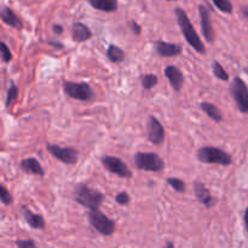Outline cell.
Segmentation results:
<instances>
[{
    "mask_svg": "<svg viewBox=\"0 0 248 248\" xmlns=\"http://www.w3.org/2000/svg\"><path fill=\"white\" fill-rule=\"evenodd\" d=\"M174 14H176L177 22H178V26L179 28H181L182 33H183L184 38H186V43H188L196 52L206 53L205 45H203V43L201 41L199 34L196 33L195 28H194V26L191 24L186 12L184 11L183 9H181V7H177V9L174 10Z\"/></svg>",
    "mask_w": 248,
    "mask_h": 248,
    "instance_id": "cell-1",
    "label": "cell"
},
{
    "mask_svg": "<svg viewBox=\"0 0 248 248\" xmlns=\"http://www.w3.org/2000/svg\"><path fill=\"white\" fill-rule=\"evenodd\" d=\"M74 200L79 205L89 208L90 211L99 210L104 200V195L99 190L92 189L86 184H78L74 189Z\"/></svg>",
    "mask_w": 248,
    "mask_h": 248,
    "instance_id": "cell-2",
    "label": "cell"
},
{
    "mask_svg": "<svg viewBox=\"0 0 248 248\" xmlns=\"http://www.w3.org/2000/svg\"><path fill=\"white\" fill-rule=\"evenodd\" d=\"M198 159L205 164H218L222 166L232 164V157L227 152L216 147H202L199 149Z\"/></svg>",
    "mask_w": 248,
    "mask_h": 248,
    "instance_id": "cell-3",
    "label": "cell"
},
{
    "mask_svg": "<svg viewBox=\"0 0 248 248\" xmlns=\"http://www.w3.org/2000/svg\"><path fill=\"white\" fill-rule=\"evenodd\" d=\"M135 166L142 171L162 172L165 170V162L155 153H137L133 157Z\"/></svg>",
    "mask_w": 248,
    "mask_h": 248,
    "instance_id": "cell-4",
    "label": "cell"
},
{
    "mask_svg": "<svg viewBox=\"0 0 248 248\" xmlns=\"http://www.w3.org/2000/svg\"><path fill=\"white\" fill-rule=\"evenodd\" d=\"M63 90L68 97L78 99V101H90L94 96L93 90L87 82L64 81L63 82Z\"/></svg>",
    "mask_w": 248,
    "mask_h": 248,
    "instance_id": "cell-5",
    "label": "cell"
},
{
    "mask_svg": "<svg viewBox=\"0 0 248 248\" xmlns=\"http://www.w3.org/2000/svg\"><path fill=\"white\" fill-rule=\"evenodd\" d=\"M230 94L235 99L241 113L248 114V86L241 78H235L229 87Z\"/></svg>",
    "mask_w": 248,
    "mask_h": 248,
    "instance_id": "cell-6",
    "label": "cell"
},
{
    "mask_svg": "<svg viewBox=\"0 0 248 248\" xmlns=\"http://www.w3.org/2000/svg\"><path fill=\"white\" fill-rule=\"evenodd\" d=\"M89 220L90 224L102 235H113L115 232V222L113 219H110L109 217H107L106 215L101 212L99 210L90 211L89 212Z\"/></svg>",
    "mask_w": 248,
    "mask_h": 248,
    "instance_id": "cell-7",
    "label": "cell"
},
{
    "mask_svg": "<svg viewBox=\"0 0 248 248\" xmlns=\"http://www.w3.org/2000/svg\"><path fill=\"white\" fill-rule=\"evenodd\" d=\"M102 164L103 166L108 170L110 173L116 174V176L121 177V178H131L132 177V172L128 169L127 165L121 159L115 156H110V155H106L102 159Z\"/></svg>",
    "mask_w": 248,
    "mask_h": 248,
    "instance_id": "cell-8",
    "label": "cell"
},
{
    "mask_svg": "<svg viewBox=\"0 0 248 248\" xmlns=\"http://www.w3.org/2000/svg\"><path fill=\"white\" fill-rule=\"evenodd\" d=\"M48 152L52 154L53 157L62 161L65 165H74L77 164L78 159H79V154L74 148L69 147H60L56 144H47L46 145Z\"/></svg>",
    "mask_w": 248,
    "mask_h": 248,
    "instance_id": "cell-9",
    "label": "cell"
},
{
    "mask_svg": "<svg viewBox=\"0 0 248 248\" xmlns=\"http://www.w3.org/2000/svg\"><path fill=\"white\" fill-rule=\"evenodd\" d=\"M148 140L155 145H160L165 140V128L155 116H150L147 125Z\"/></svg>",
    "mask_w": 248,
    "mask_h": 248,
    "instance_id": "cell-10",
    "label": "cell"
},
{
    "mask_svg": "<svg viewBox=\"0 0 248 248\" xmlns=\"http://www.w3.org/2000/svg\"><path fill=\"white\" fill-rule=\"evenodd\" d=\"M199 15H200V24L201 31L203 33V38L208 43H213V40H215V31H213L212 23H211L210 10L205 5H199Z\"/></svg>",
    "mask_w": 248,
    "mask_h": 248,
    "instance_id": "cell-11",
    "label": "cell"
},
{
    "mask_svg": "<svg viewBox=\"0 0 248 248\" xmlns=\"http://www.w3.org/2000/svg\"><path fill=\"white\" fill-rule=\"evenodd\" d=\"M155 51L161 57H174L182 53V46L178 44L166 43L162 40H156L154 43Z\"/></svg>",
    "mask_w": 248,
    "mask_h": 248,
    "instance_id": "cell-12",
    "label": "cell"
},
{
    "mask_svg": "<svg viewBox=\"0 0 248 248\" xmlns=\"http://www.w3.org/2000/svg\"><path fill=\"white\" fill-rule=\"evenodd\" d=\"M164 74L165 77L167 78V80L170 81V84H171L172 89L176 92L181 91L184 84L183 73H182L178 68L174 67V65H167L164 70Z\"/></svg>",
    "mask_w": 248,
    "mask_h": 248,
    "instance_id": "cell-13",
    "label": "cell"
},
{
    "mask_svg": "<svg viewBox=\"0 0 248 248\" xmlns=\"http://www.w3.org/2000/svg\"><path fill=\"white\" fill-rule=\"evenodd\" d=\"M194 191H195V195L198 198V200L202 203L205 207L211 208L215 206L216 200L212 195L210 194L208 189L206 188L205 184L200 183V182H196L194 183Z\"/></svg>",
    "mask_w": 248,
    "mask_h": 248,
    "instance_id": "cell-14",
    "label": "cell"
},
{
    "mask_svg": "<svg viewBox=\"0 0 248 248\" xmlns=\"http://www.w3.org/2000/svg\"><path fill=\"white\" fill-rule=\"evenodd\" d=\"M0 17H1L2 22L6 23L7 26L12 27L15 29H22L23 28V23H22V19L19 18L16 15V12L9 6H4L0 11Z\"/></svg>",
    "mask_w": 248,
    "mask_h": 248,
    "instance_id": "cell-15",
    "label": "cell"
},
{
    "mask_svg": "<svg viewBox=\"0 0 248 248\" xmlns=\"http://www.w3.org/2000/svg\"><path fill=\"white\" fill-rule=\"evenodd\" d=\"M72 38L77 43H84L92 38L91 29L81 22H77L72 27Z\"/></svg>",
    "mask_w": 248,
    "mask_h": 248,
    "instance_id": "cell-16",
    "label": "cell"
},
{
    "mask_svg": "<svg viewBox=\"0 0 248 248\" xmlns=\"http://www.w3.org/2000/svg\"><path fill=\"white\" fill-rule=\"evenodd\" d=\"M19 167H21L24 172H27V173H31L40 177H43L44 174H45V171H44L41 164L38 160L34 159V157H28V159L22 160L21 164H19Z\"/></svg>",
    "mask_w": 248,
    "mask_h": 248,
    "instance_id": "cell-17",
    "label": "cell"
},
{
    "mask_svg": "<svg viewBox=\"0 0 248 248\" xmlns=\"http://www.w3.org/2000/svg\"><path fill=\"white\" fill-rule=\"evenodd\" d=\"M22 211H23L24 219L28 223L29 227H31L33 229H44L45 228V219H44L43 216L31 212L27 207H22Z\"/></svg>",
    "mask_w": 248,
    "mask_h": 248,
    "instance_id": "cell-18",
    "label": "cell"
},
{
    "mask_svg": "<svg viewBox=\"0 0 248 248\" xmlns=\"http://www.w3.org/2000/svg\"><path fill=\"white\" fill-rule=\"evenodd\" d=\"M93 9L103 12H114L118 10V0H87Z\"/></svg>",
    "mask_w": 248,
    "mask_h": 248,
    "instance_id": "cell-19",
    "label": "cell"
},
{
    "mask_svg": "<svg viewBox=\"0 0 248 248\" xmlns=\"http://www.w3.org/2000/svg\"><path fill=\"white\" fill-rule=\"evenodd\" d=\"M200 107L213 121H216V123L223 121V113L220 111V109L218 108L217 106H215V104L212 103H208V102H202V103L200 104Z\"/></svg>",
    "mask_w": 248,
    "mask_h": 248,
    "instance_id": "cell-20",
    "label": "cell"
},
{
    "mask_svg": "<svg viewBox=\"0 0 248 248\" xmlns=\"http://www.w3.org/2000/svg\"><path fill=\"white\" fill-rule=\"evenodd\" d=\"M107 57L109 61L113 63H120L126 58V53L123 48H120L116 45H109L108 50H107Z\"/></svg>",
    "mask_w": 248,
    "mask_h": 248,
    "instance_id": "cell-21",
    "label": "cell"
},
{
    "mask_svg": "<svg viewBox=\"0 0 248 248\" xmlns=\"http://www.w3.org/2000/svg\"><path fill=\"white\" fill-rule=\"evenodd\" d=\"M212 67H213V74L216 75V78L219 80H223V81H228L229 80V74L227 73V70L223 68V65L220 64L219 62L215 61L212 63Z\"/></svg>",
    "mask_w": 248,
    "mask_h": 248,
    "instance_id": "cell-22",
    "label": "cell"
},
{
    "mask_svg": "<svg viewBox=\"0 0 248 248\" xmlns=\"http://www.w3.org/2000/svg\"><path fill=\"white\" fill-rule=\"evenodd\" d=\"M215 6L217 7L219 11L224 12V14H232V4L230 0H212Z\"/></svg>",
    "mask_w": 248,
    "mask_h": 248,
    "instance_id": "cell-23",
    "label": "cell"
},
{
    "mask_svg": "<svg viewBox=\"0 0 248 248\" xmlns=\"http://www.w3.org/2000/svg\"><path fill=\"white\" fill-rule=\"evenodd\" d=\"M157 84V77L155 74H145L142 77V85L145 90H150Z\"/></svg>",
    "mask_w": 248,
    "mask_h": 248,
    "instance_id": "cell-24",
    "label": "cell"
},
{
    "mask_svg": "<svg viewBox=\"0 0 248 248\" xmlns=\"http://www.w3.org/2000/svg\"><path fill=\"white\" fill-rule=\"evenodd\" d=\"M17 94H18V89H17V86L14 84V82H11V86H10L9 90H7L6 102H5V104H6L7 108H9V107L14 103L15 99L17 98Z\"/></svg>",
    "mask_w": 248,
    "mask_h": 248,
    "instance_id": "cell-25",
    "label": "cell"
},
{
    "mask_svg": "<svg viewBox=\"0 0 248 248\" xmlns=\"http://www.w3.org/2000/svg\"><path fill=\"white\" fill-rule=\"evenodd\" d=\"M167 183H169V186H171L174 190L178 191V193H184V190H186V183L179 178H173V177L167 178Z\"/></svg>",
    "mask_w": 248,
    "mask_h": 248,
    "instance_id": "cell-26",
    "label": "cell"
},
{
    "mask_svg": "<svg viewBox=\"0 0 248 248\" xmlns=\"http://www.w3.org/2000/svg\"><path fill=\"white\" fill-rule=\"evenodd\" d=\"M0 199H1V202L4 203L5 206L11 205L12 201H14V199H12L11 194L9 193V190H7V189L5 188L4 186H0Z\"/></svg>",
    "mask_w": 248,
    "mask_h": 248,
    "instance_id": "cell-27",
    "label": "cell"
},
{
    "mask_svg": "<svg viewBox=\"0 0 248 248\" xmlns=\"http://www.w3.org/2000/svg\"><path fill=\"white\" fill-rule=\"evenodd\" d=\"M115 201L121 206H127L130 203V195L126 191H121L115 196Z\"/></svg>",
    "mask_w": 248,
    "mask_h": 248,
    "instance_id": "cell-28",
    "label": "cell"
},
{
    "mask_svg": "<svg viewBox=\"0 0 248 248\" xmlns=\"http://www.w3.org/2000/svg\"><path fill=\"white\" fill-rule=\"evenodd\" d=\"M1 57H2V62L9 63L10 61L12 60V53L10 51V48L7 47V45L5 43H1Z\"/></svg>",
    "mask_w": 248,
    "mask_h": 248,
    "instance_id": "cell-29",
    "label": "cell"
},
{
    "mask_svg": "<svg viewBox=\"0 0 248 248\" xmlns=\"http://www.w3.org/2000/svg\"><path fill=\"white\" fill-rule=\"evenodd\" d=\"M16 245L18 248H36L35 242L33 240H17Z\"/></svg>",
    "mask_w": 248,
    "mask_h": 248,
    "instance_id": "cell-30",
    "label": "cell"
},
{
    "mask_svg": "<svg viewBox=\"0 0 248 248\" xmlns=\"http://www.w3.org/2000/svg\"><path fill=\"white\" fill-rule=\"evenodd\" d=\"M130 27H131V29H132L133 33H135V34H140V31H142V28H140V26L137 23V22L131 21L130 22Z\"/></svg>",
    "mask_w": 248,
    "mask_h": 248,
    "instance_id": "cell-31",
    "label": "cell"
},
{
    "mask_svg": "<svg viewBox=\"0 0 248 248\" xmlns=\"http://www.w3.org/2000/svg\"><path fill=\"white\" fill-rule=\"evenodd\" d=\"M53 31H55L56 34H62L63 27L60 26V24H55V26H53Z\"/></svg>",
    "mask_w": 248,
    "mask_h": 248,
    "instance_id": "cell-32",
    "label": "cell"
},
{
    "mask_svg": "<svg viewBox=\"0 0 248 248\" xmlns=\"http://www.w3.org/2000/svg\"><path fill=\"white\" fill-rule=\"evenodd\" d=\"M244 220H245V227H246V230L248 232V207L245 211V216H244Z\"/></svg>",
    "mask_w": 248,
    "mask_h": 248,
    "instance_id": "cell-33",
    "label": "cell"
},
{
    "mask_svg": "<svg viewBox=\"0 0 248 248\" xmlns=\"http://www.w3.org/2000/svg\"><path fill=\"white\" fill-rule=\"evenodd\" d=\"M241 14H242V16L245 17V18L248 19V6L241 7Z\"/></svg>",
    "mask_w": 248,
    "mask_h": 248,
    "instance_id": "cell-34",
    "label": "cell"
},
{
    "mask_svg": "<svg viewBox=\"0 0 248 248\" xmlns=\"http://www.w3.org/2000/svg\"><path fill=\"white\" fill-rule=\"evenodd\" d=\"M48 44L52 46H55V47H58V48H62L63 47V44H60V43H55V41H48Z\"/></svg>",
    "mask_w": 248,
    "mask_h": 248,
    "instance_id": "cell-35",
    "label": "cell"
},
{
    "mask_svg": "<svg viewBox=\"0 0 248 248\" xmlns=\"http://www.w3.org/2000/svg\"><path fill=\"white\" fill-rule=\"evenodd\" d=\"M164 248H174V245L172 244L171 241H167L166 245H165V246H164Z\"/></svg>",
    "mask_w": 248,
    "mask_h": 248,
    "instance_id": "cell-36",
    "label": "cell"
},
{
    "mask_svg": "<svg viewBox=\"0 0 248 248\" xmlns=\"http://www.w3.org/2000/svg\"><path fill=\"white\" fill-rule=\"evenodd\" d=\"M166 1H178V0H166Z\"/></svg>",
    "mask_w": 248,
    "mask_h": 248,
    "instance_id": "cell-37",
    "label": "cell"
}]
</instances>
